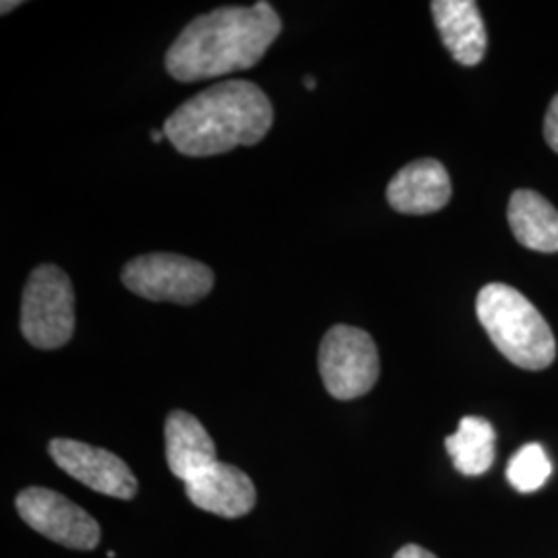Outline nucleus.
Listing matches in <instances>:
<instances>
[{
	"instance_id": "nucleus-1",
	"label": "nucleus",
	"mask_w": 558,
	"mask_h": 558,
	"mask_svg": "<svg viewBox=\"0 0 558 558\" xmlns=\"http://www.w3.org/2000/svg\"><path fill=\"white\" fill-rule=\"evenodd\" d=\"M279 32L278 11L265 0L251 7H221L180 32L166 54V69L182 83L246 71L259 64Z\"/></svg>"
},
{
	"instance_id": "nucleus-2",
	"label": "nucleus",
	"mask_w": 558,
	"mask_h": 558,
	"mask_svg": "<svg viewBox=\"0 0 558 558\" xmlns=\"http://www.w3.org/2000/svg\"><path fill=\"white\" fill-rule=\"evenodd\" d=\"M271 124L274 106L259 85L232 80L184 101L163 122V133L182 156L209 158L257 145Z\"/></svg>"
},
{
	"instance_id": "nucleus-3",
	"label": "nucleus",
	"mask_w": 558,
	"mask_h": 558,
	"mask_svg": "<svg viewBox=\"0 0 558 558\" xmlns=\"http://www.w3.org/2000/svg\"><path fill=\"white\" fill-rule=\"evenodd\" d=\"M480 323L500 354L519 368L544 371L557 359V339L538 308L507 283H488L476 300Z\"/></svg>"
},
{
	"instance_id": "nucleus-4",
	"label": "nucleus",
	"mask_w": 558,
	"mask_h": 558,
	"mask_svg": "<svg viewBox=\"0 0 558 558\" xmlns=\"http://www.w3.org/2000/svg\"><path fill=\"white\" fill-rule=\"evenodd\" d=\"M21 333L34 348L57 350L75 333V290L57 265L32 271L21 300Z\"/></svg>"
},
{
	"instance_id": "nucleus-5",
	"label": "nucleus",
	"mask_w": 558,
	"mask_h": 558,
	"mask_svg": "<svg viewBox=\"0 0 558 558\" xmlns=\"http://www.w3.org/2000/svg\"><path fill=\"white\" fill-rule=\"evenodd\" d=\"M120 279L141 299L195 304L211 292L216 276L207 265L191 257L151 253L129 260Z\"/></svg>"
},
{
	"instance_id": "nucleus-6",
	"label": "nucleus",
	"mask_w": 558,
	"mask_h": 558,
	"mask_svg": "<svg viewBox=\"0 0 558 558\" xmlns=\"http://www.w3.org/2000/svg\"><path fill=\"white\" fill-rule=\"evenodd\" d=\"M320 379L336 399L362 398L379 380V350L364 329L331 327L319 348Z\"/></svg>"
},
{
	"instance_id": "nucleus-7",
	"label": "nucleus",
	"mask_w": 558,
	"mask_h": 558,
	"mask_svg": "<svg viewBox=\"0 0 558 558\" xmlns=\"http://www.w3.org/2000/svg\"><path fill=\"white\" fill-rule=\"evenodd\" d=\"M21 519L41 536L66 548L94 550L100 542V525L80 505L50 488L32 486L17 495Z\"/></svg>"
},
{
	"instance_id": "nucleus-8",
	"label": "nucleus",
	"mask_w": 558,
	"mask_h": 558,
	"mask_svg": "<svg viewBox=\"0 0 558 558\" xmlns=\"http://www.w3.org/2000/svg\"><path fill=\"white\" fill-rule=\"evenodd\" d=\"M48 453L60 470L96 493L122 500L133 499L137 495V478L112 451L81 440L52 439Z\"/></svg>"
},
{
	"instance_id": "nucleus-9",
	"label": "nucleus",
	"mask_w": 558,
	"mask_h": 558,
	"mask_svg": "<svg viewBox=\"0 0 558 558\" xmlns=\"http://www.w3.org/2000/svg\"><path fill=\"white\" fill-rule=\"evenodd\" d=\"M189 500L207 513L226 519H236L253 511L257 502V490L253 480L242 470L216 461L199 476L184 484Z\"/></svg>"
},
{
	"instance_id": "nucleus-10",
	"label": "nucleus",
	"mask_w": 558,
	"mask_h": 558,
	"mask_svg": "<svg viewBox=\"0 0 558 558\" xmlns=\"http://www.w3.org/2000/svg\"><path fill=\"white\" fill-rule=\"evenodd\" d=\"M451 199V179L437 160L424 158L401 168L387 186L389 205L405 216L440 211Z\"/></svg>"
},
{
	"instance_id": "nucleus-11",
	"label": "nucleus",
	"mask_w": 558,
	"mask_h": 558,
	"mask_svg": "<svg viewBox=\"0 0 558 558\" xmlns=\"http://www.w3.org/2000/svg\"><path fill=\"white\" fill-rule=\"evenodd\" d=\"M440 38L463 66H476L488 48V36L474 0H435L430 4Z\"/></svg>"
},
{
	"instance_id": "nucleus-12",
	"label": "nucleus",
	"mask_w": 558,
	"mask_h": 558,
	"mask_svg": "<svg viewBox=\"0 0 558 558\" xmlns=\"http://www.w3.org/2000/svg\"><path fill=\"white\" fill-rule=\"evenodd\" d=\"M166 459L170 472L182 480L199 476L218 461L216 445L197 416L174 410L166 420Z\"/></svg>"
},
{
	"instance_id": "nucleus-13",
	"label": "nucleus",
	"mask_w": 558,
	"mask_h": 558,
	"mask_svg": "<svg viewBox=\"0 0 558 558\" xmlns=\"http://www.w3.org/2000/svg\"><path fill=\"white\" fill-rule=\"evenodd\" d=\"M507 220L521 246L538 253H558V211L550 201L519 189L509 201Z\"/></svg>"
},
{
	"instance_id": "nucleus-14",
	"label": "nucleus",
	"mask_w": 558,
	"mask_h": 558,
	"mask_svg": "<svg viewBox=\"0 0 558 558\" xmlns=\"http://www.w3.org/2000/svg\"><path fill=\"white\" fill-rule=\"evenodd\" d=\"M495 440L497 433L488 420L465 416L459 422L458 433L447 437L445 447L463 476H482L495 463Z\"/></svg>"
},
{
	"instance_id": "nucleus-15",
	"label": "nucleus",
	"mask_w": 558,
	"mask_h": 558,
	"mask_svg": "<svg viewBox=\"0 0 558 558\" xmlns=\"http://www.w3.org/2000/svg\"><path fill=\"white\" fill-rule=\"evenodd\" d=\"M553 474V463L538 442L521 447L507 465V480L519 493L539 490Z\"/></svg>"
},
{
	"instance_id": "nucleus-16",
	"label": "nucleus",
	"mask_w": 558,
	"mask_h": 558,
	"mask_svg": "<svg viewBox=\"0 0 558 558\" xmlns=\"http://www.w3.org/2000/svg\"><path fill=\"white\" fill-rule=\"evenodd\" d=\"M544 137H546V143L550 145V149L558 154V94L550 101L548 112L544 117Z\"/></svg>"
},
{
	"instance_id": "nucleus-17",
	"label": "nucleus",
	"mask_w": 558,
	"mask_h": 558,
	"mask_svg": "<svg viewBox=\"0 0 558 558\" xmlns=\"http://www.w3.org/2000/svg\"><path fill=\"white\" fill-rule=\"evenodd\" d=\"M396 558H437L433 553H428L426 548H422L418 544H408L399 550Z\"/></svg>"
},
{
	"instance_id": "nucleus-18",
	"label": "nucleus",
	"mask_w": 558,
	"mask_h": 558,
	"mask_svg": "<svg viewBox=\"0 0 558 558\" xmlns=\"http://www.w3.org/2000/svg\"><path fill=\"white\" fill-rule=\"evenodd\" d=\"M20 4L21 2H7V0H4V2L0 4V7H2V11H0V13H2V15H7L9 11H13V9H15V7H20Z\"/></svg>"
},
{
	"instance_id": "nucleus-19",
	"label": "nucleus",
	"mask_w": 558,
	"mask_h": 558,
	"mask_svg": "<svg viewBox=\"0 0 558 558\" xmlns=\"http://www.w3.org/2000/svg\"><path fill=\"white\" fill-rule=\"evenodd\" d=\"M151 140L156 141V143H160L161 140H166L163 129H161V131H151Z\"/></svg>"
},
{
	"instance_id": "nucleus-20",
	"label": "nucleus",
	"mask_w": 558,
	"mask_h": 558,
	"mask_svg": "<svg viewBox=\"0 0 558 558\" xmlns=\"http://www.w3.org/2000/svg\"><path fill=\"white\" fill-rule=\"evenodd\" d=\"M304 85H306V87L313 92V89L317 87V81L313 80L311 75H306V77H304Z\"/></svg>"
}]
</instances>
